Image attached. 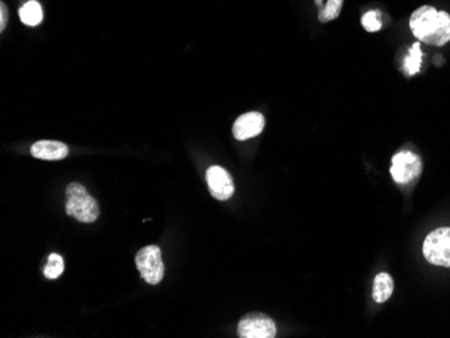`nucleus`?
<instances>
[{
	"instance_id": "1",
	"label": "nucleus",
	"mask_w": 450,
	"mask_h": 338,
	"mask_svg": "<svg viewBox=\"0 0 450 338\" xmlns=\"http://www.w3.org/2000/svg\"><path fill=\"white\" fill-rule=\"evenodd\" d=\"M412 34L428 45L444 46L450 40V17L445 11H437L431 6H422L410 18Z\"/></svg>"
},
{
	"instance_id": "2",
	"label": "nucleus",
	"mask_w": 450,
	"mask_h": 338,
	"mask_svg": "<svg viewBox=\"0 0 450 338\" xmlns=\"http://www.w3.org/2000/svg\"><path fill=\"white\" fill-rule=\"evenodd\" d=\"M65 209L70 217L79 220L80 222H93L100 213L98 201L77 182L69 183L66 187Z\"/></svg>"
},
{
	"instance_id": "3",
	"label": "nucleus",
	"mask_w": 450,
	"mask_h": 338,
	"mask_svg": "<svg viewBox=\"0 0 450 338\" xmlns=\"http://www.w3.org/2000/svg\"><path fill=\"white\" fill-rule=\"evenodd\" d=\"M423 256L434 264L450 268V228L433 231L423 241Z\"/></svg>"
},
{
	"instance_id": "4",
	"label": "nucleus",
	"mask_w": 450,
	"mask_h": 338,
	"mask_svg": "<svg viewBox=\"0 0 450 338\" xmlns=\"http://www.w3.org/2000/svg\"><path fill=\"white\" fill-rule=\"evenodd\" d=\"M135 264L140 277L149 284H158L165 275V264L160 248L149 245L142 248L135 256Z\"/></svg>"
},
{
	"instance_id": "5",
	"label": "nucleus",
	"mask_w": 450,
	"mask_h": 338,
	"mask_svg": "<svg viewBox=\"0 0 450 338\" xmlns=\"http://www.w3.org/2000/svg\"><path fill=\"white\" fill-rule=\"evenodd\" d=\"M392 179L399 185H407L414 179L418 178L422 173V160L411 153V151H400L392 157L391 169Z\"/></svg>"
},
{
	"instance_id": "6",
	"label": "nucleus",
	"mask_w": 450,
	"mask_h": 338,
	"mask_svg": "<svg viewBox=\"0 0 450 338\" xmlns=\"http://www.w3.org/2000/svg\"><path fill=\"white\" fill-rule=\"evenodd\" d=\"M240 338H274L276 326L274 321L262 313H251L243 317L237 326Z\"/></svg>"
},
{
	"instance_id": "7",
	"label": "nucleus",
	"mask_w": 450,
	"mask_h": 338,
	"mask_svg": "<svg viewBox=\"0 0 450 338\" xmlns=\"http://www.w3.org/2000/svg\"><path fill=\"white\" fill-rule=\"evenodd\" d=\"M207 182L211 194L218 201H227L235 193L234 179L221 166H211L207 171Z\"/></svg>"
},
{
	"instance_id": "8",
	"label": "nucleus",
	"mask_w": 450,
	"mask_h": 338,
	"mask_svg": "<svg viewBox=\"0 0 450 338\" xmlns=\"http://www.w3.org/2000/svg\"><path fill=\"white\" fill-rule=\"evenodd\" d=\"M264 116L259 112H248L235 120L232 132L237 140H248L257 137L264 128Z\"/></svg>"
},
{
	"instance_id": "9",
	"label": "nucleus",
	"mask_w": 450,
	"mask_h": 338,
	"mask_svg": "<svg viewBox=\"0 0 450 338\" xmlns=\"http://www.w3.org/2000/svg\"><path fill=\"white\" fill-rule=\"evenodd\" d=\"M68 146L57 140H38L31 147V155L43 160H61L66 158Z\"/></svg>"
},
{
	"instance_id": "10",
	"label": "nucleus",
	"mask_w": 450,
	"mask_h": 338,
	"mask_svg": "<svg viewBox=\"0 0 450 338\" xmlns=\"http://www.w3.org/2000/svg\"><path fill=\"white\" fill-rule=\"evenodd\" d=\"M392 293H393V280L391 277L387 272L377 274L373 280V291H372V297L375 299V302L383 303L389 300L391 298Z\"/></svg>"
},
{
	"instance_id": "11",
	"label": "nucleus",
	"mask_w": 450,
	"mask_h": 338,
	"mask_svg": "<svg viewBox=\"0 0 450 338\" xmlns=\"http://www.w3.org/2000/svg\"><path fill=\"white\" fill-rule=\"evenodd\" d=\"M20 18L26 26H38L43 20L42 7L37 0H29L20 8Z\"/></svg>"
},
{
	"instance_id": "12",
	"label": "nucleus",
	"mask_w": 450,
	"mask_h": 338,
	"mask_svg": "<svg viewBox=\"0 0 450 338\" xmlns=\"http://www.w3.org/2000/svg\"><path fill=\"white\" fill-rule=\"evenodd\" d=\"M422 50L419 43H414L412 47L410 49V54L409 57H406L405 60V70L409 76H414L419 72L421 69V63H422Z\"/></svg>"
},
{
	"instance_id": "13",
	"label": "nucleus",
	"mask_w": 450,
	"mask_h": 338,
	"mask_svg": "<svg viewBox=\"0 0 450 338\" xmlns=\"http://www.w3.org/2000/svg\"><path fill=\"white\" fill-rule=\"evenodd\" d=\"M65 268L63 259L59 256V254H52L47 259V264L43 268V274L47 279H57L62 275Z\"/></svg>"
},
{
	"instance_id": "14",
	"label": "nucleus",
	"mask_w": 450,
	"mask_h": 338,
	"mask_svg": "<svg viewBox=\"0 0 450 338\" xmlns=\"http://www.w3.org/2000/svg\"><path fill=\"white\" fill-rule=\"evenodd\" d=\"M343 3H344V0H328L327 6L320 10L318 20L321 23H328L331 20H336L340 15Z\"/></svg>"
},
{
	"instance_id": "15",
	"label": "nucleus",
	"mask_w": 450,
	"mask_h": 338,
	"mask_svg": "<svg viewBox=\"0 0 450 338\" xmlns=\"http://www.w3.org/2000/svg\"><path fill=\"white\" fill-rule=\"evenodd\" d=\"M361 24L368 33H375L382 29V20H380V14L379 11H368L363 15L361 18Z\"/></svg>"
},
{
	"instance_id": "16",
	"label": "nucleus",
	"mask_w": 450,
	"mask_h": 338,
	"mask_svg": "<svg viewBox=\"0 0 450 338\" xmlns=\"http://www.w3.org/2000/svg\"><path fill=\"white\" fill-rule=\"evenodd\" d=\"M7 22H8V10L6 4L1 1L0 3V31H4Z\"/></svg>"
},
{
	"instance_id": "17",
	"label": "nucleus",
	"mask_w": 450,
	"mask_h": 338,
	"mask_svg": "<svg viewBox=\"0 0 450 338\" xmlns=\"http://www.w3.org/2000/svg\"><path fill=\"white\" fill-rule=\"evenodd\" d=\"M315 4L320 7V10L322 8V0H315Z\"/></svg>"
}]
</instances>
